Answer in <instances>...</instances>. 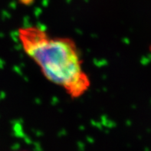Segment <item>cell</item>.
<instances>
[{
  "mask_svg": "<svg viewBox=\"0 0 151 151\" xmlns=\"http://www.w3.org/2000/svg\"><path fill=\"white\" fill-rule=\"evenodd\" d=\"M19 38L25 54L38 65L46 78L71 97L79 98L90 88V79L74 41L52 37L35 26L19 29Z\"/></svg>",
  "mask_w": 151,
  "mask_h": 151,
  "instance_id": "cell-1",
  "label": "cell"
},
{
  "mask_svg": "<svg viewBox=\"0 0 151 151\" xmlns=\"http://www.w3.org/2000/svg\"><path fill=\"white\" fill-rule=\"evenodd\" d=\"M20 1L24 4H30L32 2V0H20Z\"/></svg>",
  "mask_w": 151,
  "mask_h": 151,
  "instance_id": "cell-2",
  "label": "cell"
}]
</instances>
